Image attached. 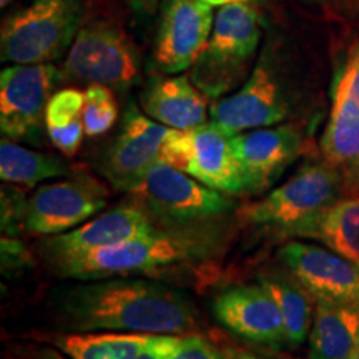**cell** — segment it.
Here are the masks:
<instances>
[{
	"mask_svg": "<svg viewBox=\"0 0 359 359\" xmlns=\"http://www.w3.org/2000/svg\"><path fill=\"white\" fill-rule=\"evenodd\" d=\"M52 311L69 331L190 334L196 327L187 296L133 276L83 280L52 293Z\"/></svg>",
	"mask_w": 359,
	"mask_h": 359,
	"instance_id": "6da1fadb",
	"label": "cell"
},
{
	"mask_svg": "<svg viewBox=\"0 0 359 359\" xmlns=\"http://www.w3.org/2000/svg\"><path fill=\"white\" fill-rule=\"evenodd\" d=\"M223 230L222 222L187 228H156L123 243L50 263L48 268L57 276L75 281L145 275L217 257L224 243Z\"/></svg>",
	"mask_w": 359,
	"mask_h": 359,
	"instance_id": "7a4b0ae2",
	"label": "cell"
},
{
	"mask_svg": "<svg viewBox=\"0 0 359 359\" xmlns=\"http://www.w3.org/2000/svg\"><path fill=\"white\" fill-rule=\"evenodd\" d=\"M341 185L339 168L327 161H309L264 198L240 208L238 217L271 235L304 238L309 228L341 200Z\"/></svg>",
	"mask_w": 359,
	"mask_h": 359,
	"instance_id": "3957f363",
	"label": "cell"
},
{
	"mask_svg": "<svg viewBox=\"0 0 359 359\" xmlns=\"http://www.w3.org/2000/svg\"><path fill=\"white\" fill-rule=\"evenodd\" d=\"M130 195L158 228L219 223L235 210L233 196L203 185L163 160L148 168Z\"/></svg>",
	"mask_w": 359,
	"mask_h": 359,
	"instance_id": "277c9868",
	"label": "cell"
},
{
	"mask_svg": "<svg viewBox=\"0 0 359 359\" xmlns=\"http://www.w3.org/2000/svg\"><path fill=\"white\" fill-rule=\"evenodd\" d=\"M83 13V0H34L4 20L0 58L15 65L52 64L70 50Z\"/></svg>",
	"mask_w": 359,
	"mask_h": 359,
	"instance_id": "5b68a950",
	"label": "cell"
},
{
	"mask_svg": "<svg viewBox=\"0 0 359 359\" xmlns=\"http://www.w3.org/2000/svg\"><path fill=\"white\" fill-rule=\"evenodd\" d=\"M259 39L262 24L257 8L248 4L219 8L210 42L193 65L190 77L193 83L205 97L222 98L246 79Z\"/></svg>",
	"mask_w": 359,
	"mask_h": 359,
	"instance_id": "8992f818",
	"label": "cell"
},
{
	"mask_svg": "<svg viewBox=\"0 0 359 359\" xmlns=\"http://www.w3.org/2000/svg\"><path fill=\"white\" fill-rule=\"evenodd\" d=\"M64 80L79 83H100L127 92L140 75V55L132 39L109 20L90 22L80 29L67 53Z\"/></svg>",
	"mask_w": 359,
	"mask_h": 359,
	"instance_id": "52a82bcc",
	"label": "cell"
},
{
	"mask_svg": "<svg viewBox=\"0 0 359 359\" xmlns=\"http://www.w3.org/2000/svg\"><path fill=\"white\" fill-rule=\"evenodd\" d=\"M233 137L235 135L213 122L188 130L172 128L160 160L224 195L243 196L246 187Z\"/></svg>",
	"mask_w": 359,
	"mask_h": 359,
	"instance_id": "ba28073f",
	"label": "cell"
},
{
	"mask_svg": "<svg viewBox=\"0 0 359 359\" xmlns=\"http://www.w3.org/2000/svg\"><path fill=\"white\" fill-rule=\"evenodd\" d=\"M64 74L53 64L7 67L0 74V130L13 142L37 143L45 111Z\"/></svg>",
	"mask_w": 359,
	"mask_h": 359,
	"instance_id": "9c48e42d",
	"label": "cell"
},
{
	"mask_svg": "<svg viewBox=\"0 0 359 359\" xmlns=\"http://www.w3.org/2000/svg\"><path fill=\"white\" fill-rule=\"evenodd\" d=\"M107 201V187L85 173L42 185L27 198L24 231L34 236L62 235L100 213Z\"/></svg>",
	"mask_w": 359,
	"mask_h": 359,
	"instance_id": "30bf717a",
	"label": "cell"
},
{
	"mask_svg": "<svg viewBox=\"0 0 359 359\" xmlns=\"http://www.w3.org/2000/svg\"><path fill=\"white\" fill-rule=\"evenodd\" d=\"M213 7L203 0H165L155 37V64L163 74H182L196 64L212 37Z\"/></svg>",
	"mask_w": 359,
	"mask_h": 359,
	"instance_id": "8fae6325",
	"label": "cell"
},
{
	"mask_svg": "<svg viewBox=\"0 0 359 359\" xmlns=\"http://www.w3.org/2000/svg\"><path fill=\"white\" fill-rule=\"evenodd\" d=\"M170 132L172 128L143 115L130 103L122 128L100 163L103 177L116 190L132 191L148 168L161 158Z\"/></svg>",
	"mask_w": 359,
	"mask_h": 359,
	"instance_id": "7c38bea8",
	"label": "cell"
},
{
	"mask_svg": "<svg viewBox=\"0 0 359 359\" xmlns=\"http://www.w3.org/2000/svg\"><path fill=\"white\" fill-rule=\"evenodd\" d=\"M276 257L314 299L359 306V268L336 251L293 240L283 245Z\"/></svg>",
	"mask_w": 359,
	"mask_h": 359,
	"instance_id": "4fadbf2b",
	"label": "cell"
},
{
	"mask_svg": "<svg viewBox=\"0 0 359 359\" xmlns=\"http://www.w3.org/2000/svg\"><path fill=\"white\" fill-rule=\"evenodd\" d=\"M290 107L280 79L266 64L258 62L240 90L222 97L210 107V118L228 132L236 135L246 130L273 127L288 116Z\"/></svg>",
	"mask_w": 359,
	"mask_h": 359,
	"instance_id": "5bb4252c",
	"label": "cell"
},
{
	"mask_svg": "<svg viewBox=\"0 0 359 359\" xmlns=\"http://www.w3.org/2000/svg\"><path fill=\"white\" fill-rule=\"evenodd\" d=\"M156 228L158 226H155L151 218L137 203L118 205L95 218H90L74 230L47 236L39 245L40 257L50 264L148 235Z\"/></svg>",
	"mask_w": 359,
	"mask_h": 359,
	"instance_id": "9a60e30c",
	"label": "cell"
},
{
	"mask_svg": "<svg viewBox=\"0 0 359 359\" xmlns=\"http://www.w3.org/2000/svg\"><path fill=\"white\" fill-rule=\"evenodd\" d=\"M233 147L243 177L246 195H258L273 187L303 151L302 132L294 125H273L236 133Z\"/></svg>",
	"mask_w": 359,
	"mask_h": 359,
	"instance_id": "2e32d148",
	"label": "cell"
},
{
	"mask_svg": "<svg viewBox=\"0 0 359 359\" xmlns=\"http://www.w3.org/2000/svg\"><path fill=\"white\" fill-rule=\"evenodd\" d=\"M213 314L222 325L258 346H288L285 321L273 296L259 285L233 286L213 302Z\"/></svg>",
	"mask_w": 359,
	"mask_h": 359,
	"instance_id": "e0dca14e",
	"label": "cell"
},
{
	"mask_svg": "<svg viewBox=\"0 0 359 359\" xmlns=\"http://www.w3.org/2000/svg\"><path fill=\"white\" fill-rule=\"evenodd\" d=\"M140 102L148 116L168 128L188 130L206 123L205 93L188 75L151 79Z\"/></svg>",
	"mask_w": 359,
	"mask_h": 359,
	"instance_id": "ac0fdd59",
	"label": "cell"
},
{
	"mask_svg": "<svg viewBox=\"0 0 359 359\" xmlns=\"http://www.w3.org/2000/svg\"><path fill=\"white\" fill-rule=\"evenodd\" d=\"M309 359H349L359 344L358 304L314 299Z\"/></svg>",
	"mask_w": 359,
	"mask_h": 359,
	"instance_id": "d6986e66",
	"label": "cell"
},
{
	"mask_svg": "<svg viewBox=\"0 0 359 359\" xmlns=\"http://www.w3.org/2000/svg\"><path fill=\"white\" fill-rule=\"evenodd\" d=\"M151 334L125 331H70L48 341L70 359H133Z\"/></svg>",
	"mask_w": 359,
	"mask_h": 359,
	"instance_id": "ffe728a7",
	"label": "cell"
},
{
	"mask_svg": "<svg viewBox=\"0 0 359 359\" xmlns=\"http://www.w3.org/2000/svg\"><path fill=\"white\" fill-rule=\"evenodd\" d=\"M259 283L273 296L280 308L286 336H288V346H302L309 338V331L313 326L314 308H316L314 298L290 273L286 276H262Z\"/></svg>",
	"mask_w": 359,
	"mask_h": 359,
	"instance_id": "44dd1931",
	"label": "cell"
},
{
	"mask_svg": "<svg viewBox=\"0 0 359 359\" xmlns=\"http://www.w3.org/2000/svg\"><path fill=\"white\" fill-rule=\"evenodd\" d=\"M304 238L321 241L359 268V195L336 201Z\"/></svg>",
	"mask_w": 359,
	"mask_h": 359,
	"instance_id": "7402d4cb",
	"label": "cell"
},
{
	"mask_svg": "<svg viewBox=\"0 0 359 359\" xmlns=\"http://www.w3.org/2000/svg\"><path fill=\"white\" fill-rule=\"evenodd\" d=\"M69 165L55 155L29 150L11 138L0 143V177L12 185L34 187L45 180L64 177Z\"/></svg>",
	"mask_w": 359,
	"mask_h": 359,
	"instance_id": "603a6c76",
	"label": "cell"
},
{
	"mask_svg": "<svg viewBox=\"0 0 359 359\" xmlns=\"http://www.w3.org/2000/svg\"><path fill=\"white\" fill-rule=\"evenodd\" d=\"M118 116V105L110 87L100 83L88 85L85 90V107L82 122L85 135L88 137H100L114 127Z\"/></svg>",
	"mask_w": 359,
	"mask_h": 359,
	"instance_id": "cb8c5ba5",
	"label": "cell"
},
{
	"mask_svg": "<svg viewBox=\"0 0 359 359\" xmlns=\"http://www.w3.org/2000/svg\"><path fill=\"white\" fill-rule=\"evenodd\" d=\"M85 92L77 88H64L50 97L45 111V127L60 128L82 120Z\"/></svg>",
	"mask_w": 359,
	"mask_h": 359,
	"instance_id": "d4e9b609",
	"label": "cell"
},
{
	"mask_svg": "<svg viewBox=\"0 0 359 359\" xmlns=\"http://www.w3.org/2000/svg\"><path fill=\"white\" fill-rule=\"evenodd\" d=\"M331 97L346 98L359 107V40L336 72Z\"/></svg>",
	"mask_w": 359,
	"mask_h": 359,
	"instance_id": "484cf974",
	"label": "cell"
},
{
	"mask_svg": "<svg viewBox=\"0 0 359 359\" xmlns=\"http://www.w3.org/2000/svg\"><path fill=\"white\" fill-rule=\"evenodd\" d=\"M27 198L13 188L2 190V231L7 236H17L24 231Z\"/></svg>",
	"mask_w": 359,
	"mask_h": 359,
	"instance_id": "4316f807",
	"label": "cell"
},
{
	"mask_svg": "<svg viewBox=\"0 0 359 359\" xmlns=\"http://www.w3.org/2000/svg\"><path fill=\"white\" fill-rule=\"evenodd\" d=\"M168 359H228L226 354L219 353L208 339L198 334L180 336L178 346Z\"/></svg>",
	"mask_w": 359,
	"mask_h": 359,
	"instance_id": "83f0119b",
	"label": "cell"
},
{
	"mask_svg": "<svg viewBox=\"0 0 359 359\" xmlns=\"http://www.w3.org/2000/svg\"><path fill=\"white\" fill-rule=\"evenodd\" d=\"M47 135L53 143V147L58 148L65 156H74L82 145L85 127L82 120L74 122L72 125L60 128H47Z\"/></svg>",
	"mask_w": 359,
	"mask_h": 359,
	"instance_id": "f1b7e54d",
	"label": "cell"
},
{
	"mask_svg": "<svg viewBox=\"0 0 359 359\" xmlns=\"http://www.w3.org/2000/svg\"><path fill=\"white\" fill-rule=\"evenodd\" d=\"M180 336L151 334L148 343L133 359H168L178 346Z\"/></svg>",
	"mask_w": 359,
	"mask_h": 359,
	"instance_id": "f546056e",
	"label": "cell"
},
{
	"mask_svg": "<svg viewBox=\"0 0 359 359\" xmlns=\"http://www.w3.org/2000/svg\"><path fill=\"white\" fill-rule=\"evenodd\" d=\"M24 263H30V253L15 236L2 238V266L4 269H20Z\"/></svg>",
	"mask_w": 359,
	"mask_h": 359,
	"instance_id": "4dcf8cb0",
	"label": "cell"
},
{
	"mask_svg": "<svg viewBox=\"0 0 359 359\" xmlns=\"http://www.w3.org/2000/svg\"><path fill=\"white\" fill-rule=\"evenodd\" d=\"M125 2H127V6L132 8V12L138 19L145 20L150 19L156 12L161 0H125Z\"/></svg>",
	"mask_w": 359,
	"mask_h": 359,
	"instance_id": "1f68e13d",
	"label": "cell"
},
{
	"mask_svg": "<svg viewBox=\"0 0 359 359\" xmlns=\"http://www.w3.org/2000/svg\"><path fill=\"white\" fill-rule=\"evenodd\" d=\"M224 354H226L228 359H268V358L258 356V354L245 351V349H238V348H230Z\"/></svg>",
	"mask_w": 359,
	"mask_h": 359,
	"instance_id": "d6a6232c",
	"label": "cell"
},
{
	"mask_svg": "<svg viewBox=\"0 0 359 359\" xmlns=\"http://www.w3.org/2000/svg\"><path fill=\"white\" fill-rule=\"evenodd\" d=\"M37 359H67L65 354L60 351V349H53V348H43L42 351L37 354Z\"/></svg>",
	"mask_w": 359,
	"mask_h": 359,
	"instance_id": "836d02e7",
	"label": "cell"
},
{
	"mask_svg": "<svg viewBox=\"0 0 359 359\" xmlns=\"http://www.w3.org/2000/svg\"><path fill=\"white\" fill-rule=\"evenodd\" d=\"M203 2L210 4L212 7H224L233 6V4H248L250 0H203Z\"/></svg>",
	"mask_w": 359,
	"mask_h": 359,
	"instance_id": "e575fe53",
	"label": "cell"
},
{
	"mask_svg": "<svg viewBox=\"0 0 359 359\" xmlns=\"http://www.w3.org/2000/svg\"><path fill=\"white\" fill-rule=\"evenodd\" d=\"M349 359H359V344H358V348L354 349V353H353V356L349 358Z\"/></svg>",
	"mask_w": 359,
	"mask_h": 359,
	"instance_id": "d590c367",
	"label": "cell"
},
{
	"mask_svg": "<svg viewBox=\"0 0 359 359\" xmlns=\"http://www.w3.org/2000/svg\"><path fill=\"white\" fill-rule=\"evenodd\" d=\"M11 2H13V0H0V6H2V7H7L8 4H11Z\"/></svg>",
	"mask_w": 359,
	"mask_h": 359,
	"instance_id": "8d00e7d4",
	"label": "cell"
},
{
	"mask_svg": "<svg viewBox=\"0 0 359 359\" xmlns=\"http://www.w3.org/2000/svg\"><path fill=\"white\" fill-rule=\"evenodd\" d=\"M353 180H354V182H358V183H359V168H358V172H356V173H354V177H353Z\"/></svg>",
	"mask_w": 359,
	"mask_h": 359,
	"instance_id": "74e56055",
	"label": "cell"
}]
</instances>
